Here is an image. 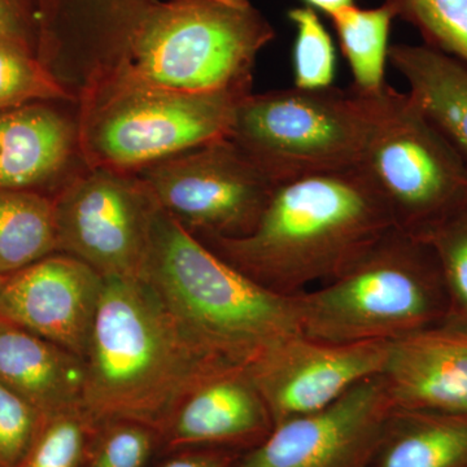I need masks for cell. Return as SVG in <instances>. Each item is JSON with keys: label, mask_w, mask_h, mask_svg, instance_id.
<instances>
[{"label": "cell", "mask_w": 467, "mask_h": 467, "mask_svg": "<svg viewBox=\"0 0 467 467\" xmlns=\"http://www.w3.org/2000/svg\"><path fill=\"white\" fill-rule=\"evenodd\" d=\"M85 362L84 409L98 423L158 432L187 393L235 367L196 344L142 278H104Z\"/></svg>", "instance_id": "obj_1"}, {"label": "cell", "mask_w": 467, "mask_h": 467, "mask_svg": "<svg viewBox=\"0 0 467 467\" xmlns=\"http://www.w3.org/2000/svg\"><path fill=\"white\" fill-rule=\"evenodd\" d=\"M396 226L361 168L276 184L250 234L201 239L257 284L294 296L330 281Z\"/></svg>", "instance_id": "obj_2"}, {"label": "cell", "mask_w": 467, "mask_h": 467, "mask_svg": "<svg viewBox=\"0 0 467 467\" xmlns=\"http://www.w3.org/2000/svg\"><path fill=\"white\" fill-rule=\"evenodd\" d=\"M142 279L202 349L250 368L301 334L297 295L264 287L160 209Z\"/></svg>", "instance_id": "obj_3"}, {"label": "cell", "mask_w": 467, "mask_h": 467, "mask_svg": "<svg viewBox=\"0 0 467 467\" xmlns=\"http://www.w3.org/2000/svg\"><path fill=\"white\" fill-rule=\"evenodd\" d=\"M297 301L301 334L327 343L396 342L442 324L450 313L434 250L398 226Z\"/></svg>", "instance_id": "obj_4"}, {"label": "cell", "mask_w": 467, "mask_h": 467, "mask_svg": "<svg viewBox=\"0 0 467 467\" xmlns=\"http://www.w3.org/2000/svg\"><path fill=\"white\" fill-rule=\"evenodd\" d=\"M275 38L251 0H150L116 73L181 92H252L257 57Z\"/></svg>", "instance_id": "obj_5"}, {"label": "cell", "mask_w": 467, "mask_h": 467, "mask_svg": "<svg viewBox=\"0 0 467 467\" xmlns=\"http://www.w3.org/2000/svg\"><path fill=\"white\" fill-rule=\"evenodd\" d=\"M251 92H181L115 73L78 97L86 167L138 173L178 153L229 138Z\"/></svg>", "instance_id": "obj_6"}, {"label": "cell", "mask_w": 467, "mask_h": 467, "mask_svg": "<svg viewBox=\"0 0 467 467\" xmlns=\"http://www.w3.org/2000/svg\"><path fill=\"white\" fill-rule=\"evenodd\" d=\"M365 133L358 92L294 86L243 98L229 140L279 184L359 167Z\"/></svg>", "instance_id": "obj_7"}, {"label": "cell", "mask_w": 467, "mask_h": 467, "mask_svg": "<svg viewBox=\"0 0 467 467\" xmlns=\"http://www.w3.org/2000/svg\"><path fill=\"white\" fill-rule=\"evenodd\" d=\"M358 95L367 117L359 168L396 226L420 233L467 195L466 161L408 92L386 85Z\"/></svg>", "instance_id": "obj_8"}, {"label": "cell", "mask_w": 467, "mask_h": 467, "mask_svg": "<svg viewBox=\"0 0 467 467\" xmlns=\"http://www.w3.org/2000/svg\"><path fill=\"white\" fill-rule=\"evenodd\" d=\"M54 199L60 254L103 278H142L161 207L140 175L86 167Z\"/></svg>", "instance_id": "obj_9"}, {"label": "cell", "mask_w": 467, "mask_h": 467, "mask_svg": "<svg viewBox=\"0 0 467 467\" xmlns=\"http://www.w3.org/2000/svg\"><path fill=\"white\" fill-rule=\"evenodd\" d=\"M160 207L196 238H239L256 227L276 183L229 138L137 173Z\"/></svg>", "instance_id": "obj_10"}, {"label": "cell", "mask_w": 467, "mask_h": 467, "mask_svg": "<svg viewBox=\"0 0 467 467\" xmlns=\"http://www.w3.org/2000/svg\"><path fill=\"white\" fill-rule=\"evenodd\" d=\"M393 409L382 376L368 378L324 410L276 423L236 467H370Z\"/></svg>", "instance_id": "obj_11"}, {"label": "cell", "mask_w": 467, "mask_h": 467, "mask_svg": "<svg viewBox=\"0 0 467 467\" xmlns=\"http://www.w3.org/2000/svg\"><path fill=\"white\" fill-rule=\"evenodd\" d=\"M38 58L77 98L128 63L150 0H36Z\"/></svg>", "instance_id": "obj_12"}, {"label": "cell", "mask_w": 467, "mask_h": 467, "mask_svg": "<svg viewBox=\"0 0 467 467\" xmlns=\"http://www.w3.org/2000/svg\"><path fill=\"white\" fill-rule=\"evenodd\" d=\"M389 344L327 343L296 334L275 344L247 371L276 425L324 410L362 380L382 374Z\"/></svg>", "instance_id": "obj_13"}, {"label": "cell", "mask_w": 467, "mask_h": 467, "mask_svg": "<svg viewBox=\"0 0 467 467\" xmlns=\"http://www.w3.org/2000/svg\"><path fill=\"white\" fill-rule=\"evenodd\" d=\"M103 285L84 261L50 254L5 276L0 318L85 359Z\"/></svg>", "instance_id": "obj_14"}, {"label": "cell", "mask_w": 467, "mask_h": 467, "mask_svg": "<svg viewBox=\"0 0 467 467\" xmlns=\"http://www.w3.org/2000/svg\"><path fill=\"white\" fill-rule=\"evenodd\" d=\"M275 420L247 368L213 374L192 389L159 431L165 454L189 448L245 451L265 441Z\"/></svg>", "instance_id": "obj_15"}, {"label": "cell", "mask_w": 467, "mask_h": 467, "mask_svg": "<svg viewBox=\"0 0 467 467\" xmlns=\"http://www.w3.org/2000/svg\"><path fill=\"white\" fill-rule=\"evenodd\" d=\"M380 376L396 409L467 414V327L445 321L391 342Z\"/></svg>", "instance_id": "obj_16"}, {"label": "cell", "mask_w": 467, "mask_h": 467, "mask_svg": "<svg viewBox=\"0 0 467 467\" xmlns=\"http://www.w3.org/2000/svg\"><path fill=\"white\" fill-rule=\"evenodd\" d=\"M84 168L77 109L36 103L0 110V189L57 192Z\"/></svg>", "instance_id": "obj_17"}, {"label": "cell", "mask_w": 467, "mask_h": 467, "mask_svg": "<svg viewBox=\"0 0 467 467\" xmlns=\"http://www.w3.org/2000/svg\"><path fill=\"white\" fill-rule=\"evenodd\" d=\"M85 359L0 318V382L42 416L84 407Z\"/></svg>", "instance_id": "obj_18"}, {"label": "cell", "mask_w": 467, "mask_h": 467, "mask_svg": "<svg viewBox=\"0 0 467 467\" xmlns=\"http://www.w3.org/2000/svg\"><path fill=\"white\" fill-rule=\"evenodd\" d=\"M389 61L411 99L467 164V63L426 45L391 46Z\"/></svg>", "instance_id": "obj_19"}, {"label": "cell", "mask_w": 467, "mask_h": 467, "mask_svg": "<svg viewBox=\"0 0 467 467\" xmlns=\"http://www.w3.org/2000/svg\"><path fill=\"white\" fill-rule=\"evenodd\" d=\"M370 467H467V414L393 409Z\"/></svg>", "instance_id": "obj_20"}, {"label": "cell", "mask_w": 467, "mask_h": 467, "mask_svg": "<svg viewBox=\"0 0 467 467\" xmlns=\"http://www.w3.org/2000/svg\"><path fill=\"white\" fill-rule=\"evenodd\" d=\"M58 252L54 196L0 189V275Z\"/></svg>", "instance_id": "obj_21"}, {"label": "cell", "mask_w": 467, "mask_h": 467, "mask_svg": "<svg viewBox=\"0 0 467 467\" xmlns=\"http://www.w3.org/2000/svg\"><path fill=\"white\" fill-rule=\"evenodd\" d=\"M328 17L333 21L353 77L350 88L362 95L382 90L387 85L389 36L395 12L386 3L376 8H359L355 5Z\"/></svg>", "instance_id": "obj_22"}, {"label": "cell", "mask_w": 467, "mask_h": 467, "mask_svg": "<svg viewBox=\"0 0 467 467\" xmlns=\"http://www.w3.org/2000/svg\"><path fill=\"white\" fill-rule=\"evenodd\" d=\"M431 245L450 300L447 322L467 327V195L414 234Z\"/></svg>", "instance_id": "obj_23"}, {"label": "cell", "mask_w": 467, "mask_h": 467, "mask_svg": "<svg viewBox=\"0 0 467 467\" xmlns=\"http://www.w3.org/2000/svg\"><path fill=\"white\" fill-rule=\"evenodd\" d=\"M51 101L78 104L34 52L0 38V110Z\"/></svg>", "instance_id": "obj_24"}, {"label": "cell", "mask_w": 467, "mask_h": 467, "mask_svg": "<svg viewBox=\"0 0 467 467\" xmlns=\"http://www.w3.org/2000/svg\"><path fill=\"white\" fill-rule=\"evenodd\" d=\"M99 426L84 407L43 416L36 438L17 467H81Z\"/></svg>", "instance_id": "obj_25"}, {"label": "cell", "mask_w": 467, "mask_h": 467, "mask_svg": "<svg viewBox=\"0 0 467 467\" xmlns=\"http://www.w3.org/2000/svg\"><path fill=\"white\" fill-rule=\"evenodd\" d=\"M396 17L422 36L423 45L467 63V0H384Z\"/></svg>", "instance_id": "obj_26"}, {"label": "cell", "mask_w": 467, "mask_h": 467, "mask_svg": "<svg viewBox=\"0 0 467 467\" xmlns=\"http://www.w3.org/2000/svg\"><path fill=\"white\" fill-rule=\"evenodd\" d=\"M288 18L296 27L294 46V86L318 90L334 84L337 57L333 39L317 11L309 5L292 8Z\"/></svg>", "instance_id": "obj_27"}, {"label": "cell", "mask_w": 467, "mask_h": 467, "mask_svg": "<svg viewBox=\"0 0 467 467\" xmlns=\"http://www.w3.org/2000/svg\"><path fill=\"white\" fill-rule=\"evenodd\" d=\"M159 448L153 427L109 420L98 427L81 467H147Z\"/></svg>", "instance_id": "obj_28"}, {"label": "cell", "mask_w": 467, "mask_h": 467, "mask_svg": "<svg viewBox=\"0 0 467 467\" xmlns=\"http://www.w3.org/2000/svg\"><path fill=\"white\" fill-rule=\"evenodd\" d=\"M42 414L0 382V467H17L36 438Z\"/></svg>", "instance_id": "obj_29"}, {"label": "cell", "mask_w": 467, "mask_h": 467, "mask_svg": "<svg viewBox=\"0 0 467 467\" xmlns=\"http://www.w3.org/2000/svg\"><path fill=\"white\" fill-rule=\"evenodd\" d=\"M0 38L16 42L38 57V2L0 0Z\"/></svg>", "instance_id": "obj_30"}, {"label": "cell", "mask_w": 467, "mask_h": 467, "mask_svg": "<svg viewBox=\"0 0 467 467\" xmlns=\"http://www.w3.org/2000/svg\"><path fill=\"white\" fill-rule=\"evenodd\" d=\"M243 454L221 448H189L168 453L156 467H236Z\"/></svg>", "instance_id": "obj_31"}, {"label": "cell", "mask_w": 467, "mask_h": 467, "mask_svg": "<svg viewBox=\"0 0 467 467\" xmlns=\"http://www.w3.org/2000/svg\"><path fill=\"white\" fill-rule=\"evenodd\" d=\"M309 7L325 12L327 16L340 11V9L356 5V0H304Z\"/></svg>", "instance_id": "obj_32"}, {"label": "cell", "mask_w": 467, "mask_h": 467, "mask_svg": "<svg viewBox=\"0 0 467 467\" xmlns=\"http://www.w3.org/2000/svg\"><path fill=\"white\" fill-rule=\"evenodd\" d=\"M5 276L0 275V291H2L3 285H5Z\"/></svg>", "instance_id": "obj_33"}]
</instances>
